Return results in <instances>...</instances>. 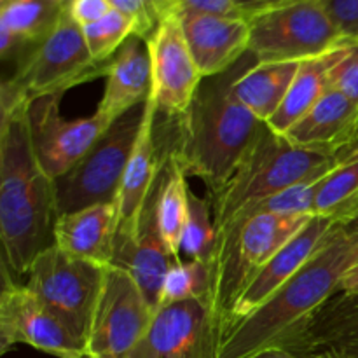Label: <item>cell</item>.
Wrapping results in <instances>:
<instances>
[{
  "label": "cell",
  "instance_id": "cell-11",
  "mask_svg": "<svg viewBox=\"0 0 358 358\" xmlns=\"http://www.w3.org/2000/svg\"><path fill=\"white\" fill-rule=\"evenodd\" d=\"M59 101L62 96L41 98L28 108L35 157L52 180L72 170L112 124L96 112L87 117H63Z\"/></svg>",
  "mask_w": 358,
  "mask_h": 358
},
{
  "label": "cell",
  "instance_id": "cell-41",
  "mask_svg": "<svg viewBox=\"0 0 358 358\" xmlns=\"http://www.w3.org/2000/svg\"><path fill=\"white\" fill-rule=\"evenodd\" d=\"M58 2H59V3H63V6H66V3H69L70 0H58Z\"/></svg>",
  "mask_w": 358,
  "mask_h": 358
},
{
  "label": "cell",
  "instance_id": "cell-4",
  "mask_svg": "<svg viewBox=\"0 0 358 358\" xmlns=\"http://www.w3.org/2000/svg\"><path fill=\"white\" fill-rule=\"evenodd\" d=\"M336 166L334 157L299 149L262 122L229 180L215 196H208L215 227H222L250 203L318 180Z\"/></svg>",
  "mask_w": 358,
  "mask_h": 358
},
{
  "label": "cell",
  "instance_id": "cell-29",
  "mask_svg": "<svg viewBox=\"0 0 358 358\" xmlns=\"http://www.w3.org/2000/svg\"><path fill=\"white\" fill-rule=\"evenodd\" d=\"M358 192V161L339 164L320 178L315 198V215L332 217Z\"/></svg>",
  "mask_w": 358,
  "mask_h": 358
},
{
  "label": "cell",
  "instance_id": "cell-8",
  "mask_svg": "<svg viewBox=\"0 0 358 358\" xmlns=\"http://www.w3.org/2000/svg\"><path fill=\"white\" fill-rule=\"evenodd\" d=\"M248 23V52L259 63H301L352 41L343 37L317 0H299L266 10Z\"/></svg>",
  "mask_w": 358,
  "mask_h": 358
},
{
  "label": "cell",
  "instance_id": "cell-40",
  "mask_svg": "<svg viewBox=\"0 0 358 358\" xmlns=\"http://www.w3.org/2000/svg\"><path fill=\"white\" fill-rule=\"evenodd\" d=\"M317 358H339V357H336V355H322V357H317Z\"/></svg>",
  "mask_w": 358,
  "mask_h": 358
},
{
  "label": "cell",
  "instance_id": "cell-6",
  "mask_svg": "<svg viewBox=\"0 0 358 358\" xmlns=\"http://www.w3.org/2000/svg\"><path fill=\"white\" fill-rule=\"evenodd\" d=\"M145 103L115 119L90 152L55 180L58 215L101 203H115L143 121Z\"/></svg>",
  "mask_w": 358,
  "mask_h": 358
},
{
  "label": "cell",
  "instance_id": "cell-5",
  "mask_svg": "<svg viewBox=\"0 0 358 358\" xmlns=\"http://www.w3.org/2000/svg\"><path fill=\"white\" fill-rule=\"evenodd\" d=\"M108 62L93 59L83 28L65 9L55 30L17 63L9 79H3L0 114L28 108L41 98L63 96L72 87L105 77Z\"/></svg>",
  "mask_w": 358,
  "mask_h": 358
},
{
  "label": "cell",
  "instance_id": "cell-34",
  "mask_svg": "<svg viewBox=\"0 0 358 358\" xmlns=\"http://www.w3.org/2000/svg\"><path fill=\"white\" fill-rule=\"evenodd\" d=\"M180 14H210L224 17H245L236 0H182Z\"/></svg>",
  "mask_w": 358,
  "mask_h": 358
},
{
  "label": "cell",
  "instance_id": "cell-9",
  "mask_svg": "<svg viewBox=\"0 0 358 358\" xmlns=\"http://www.w3.org/2000/svg\"><path fill=\"white\" fill-rule=\"evenodd\" d=\"M154 311L126 269L105 268L86 341L87 358H131L149 331Z\"/></svg>",
  "mask_w": 358,
  "mask_h": 358
},
{
  "label": "cell",
  "instance_id": "cell-26",
  "mask_svg": "<svg viewBox=\"0 0 358 358\" xmlns=\"http://www.w3.org/2000/svg\"><path fill=\"white\" fill-rule=\"evenodd\" d=\"M217 248V227L213 220L212 201L208 196L199 198L189 191L187 219H185L184 233H182L180 255L184 254L187 261H198L210 266L212 269L215 261Z\"/></svg>",
  "mask_w": 358,
  "mask_h": 358
},
{
  "label": "cell",
  "instance_id": "cell-28",
  "mask_svg": "<svg viewBox=\"0 0 358 358\" xmlns=\"http://www.w3.org/2000/svg\"><path fill=\"white\" fill-rule=\"evenodd\" d=\"M83 34L93 59L105 63L135 34V24L126 14L112 9L96 23L83 27Z\"/></svg>",
  "mask_w": 358,
  "mask_h": 358
},
{
  "label": "cell",
  "instance_id": "cell-2",
  "mask_svg": "<svg viewBox=\"0 0 358 358\" xmlns=\"http://www.w3.org/2000/svg\"><path fill=\"white\" fill-rule=\"evenodd\" d=\"M257 59L245 55L233 69L201 80L170 150L187 177L206 185V196L224 187L243 154L254 142L262 121L233 94V84Z\"/></svg>",
  "mask_w": 358,
  "mask_h": 358
},
{
  "label": "cell",
  "instance_id": "cell-39",
  "mask_svg": "<svg viewBox=\"0 0 358 358\" xmlns=\"http://www.w3.org/2000/svg\"><path fill=\"white\" fill-rule=\"evenodd\" d=\"M250 358H297V357L290 355L289 352H283V350L271 348V350H264V352L257 353V355H254Z\"/></svg>",
  "mask_w": 358,
  "mask_h": 358
},
{
  "label": "cell",
  "instance_id": "cell-23",
  "mask_svg": "<svg viewBox=\"0 0 358 358\" xmlns=\"http://www.w3.org/2000/svg\"><path fill=\"white\" fill-rule=\"evenodd\" d=\"M352 41H346L345 44L338 45L324 55L299 63V69H297L282 107L266 122L273 131L278 135H285L299 119H303L318 103V100L329 90V76H331L332 66L341 59Z\"/></svg>",
  "mask_w": 358,
  "mask_h": 358
},
{
  "label": "cell",
  "instance_id": "cell-27",
  "mask_svg": "<svg viewBox=\"0 0 358 358\" xmlns=\"http://www.w3.org/2000/svg\"><path fill=\"white\" fill-rule=\"evenodd\" d=\"M212 269L198 261H177L164 276L157 308L182 301L198 299L208 306Z\"/></svg>",
  "mask_w": 358,
  "mask_h": 358
},
{
  "label": "cell",
  "instance_id": "cell-10",
  "mask_svg": "<svg viewBox=\"0 0 358 358\" xmlns=\"http://www.w3.org/2000/svg\"><path fill=\"white\" fill-rule=\"evenodd\" d=\"M28 345L56 358H87L86 346L37 299L24 283L2 275L0 353Z\"/></svg>",
  "mask_w": 358,
  "mask_h": 358
},
{
  "label": "cell",
  "instance_id": "cell-7",
  "mask_svg": "<svg viewBox=\"0 0 358 358\" xmlns=\"http://www.w3.org/2000/svg\"><path fill=\"white\" fill-rule=\"evenodd\" d=\"M103 275V266L73 257L52 245L37 255L24 285L86 346Z\"/></svg>",
  "mask_w": 358,
  "mask_h": 358
},
{
  "label": "cell",
  "instance_id": "cell-14",
  "mask_svg": "<svg viewBox=\"0 0 358 358\" xmlns=\"http://www.w3.org/2000/svg\"><path fill=\"white\" fill-rule=\"evenodd\" d=\"M166 157L168 149L159 145V135H157V108L149 94L142 126L115 198V208H117L115 252L131 243L135 238L143 206L156 185Z\"/></svg>",
  "mask_w": 358,
  "mask_h": 358
},
{
  "label": "cell",
  "instance_id": "cell-24",
  "mask_svg": "<svg viewBox=\"0 0 358 358\" xmlns=\"http://www.w3.org/2000/svg\"><path fill=\"white\" fill-rule=\"evenodd\" d=\"M297 69V62H255L234 80L233 94L259 121L268 122L282 107Z\"/></svg>",
  "mask_w": 358,
  "mask_h": 358
},
{
  "label": "cell",
  "instance_id": "cell-33",
  "mask_svg": "<svg viewBox=\"0 0 358 358\" xmlns=\"http://www.w3.org/2000/svg\"><path fill=\"white\" fill-rule=\"evenodd\" d=\"M66 13L80 28L93 24L107 16L114 7L108 0H70L65 6Z\"/></svg>",
  "mask_w": 358,
  "mask_h": 358
},
{
  "label": "cell",
  "instance_id": "cell-13",
  "mask_svg": "<svg viewBox=\"0 0 358 358\" xmlns=\"http://www.w3.org/2000/svg\"><path fill=\"white\" fill-rule=\"evenodd\" d=\"M219 336L206 303L198 299L159 306L131 358H217Z\"/></svg>",
  "mask_w": 358,
  "mask_h": 358
},
{
  "label": "cell",
  "instance_id": "cell-22",
  "mask_svg": "<svg viewBox=\"0 0 358 358\" xmlns=\"http://www.w3.org/2000/svg\"><path fill=\"white\" fill-rule=\"evenodd\" d=\"M58 0H0V55L3 62L20 63L37 48L62 17Z\"/></svg>",
  "mask_w": 358,
  "mask_h": 358
},
{
  "label": "cell",
  "instance_id": "cell-17",
  "mask_svg": "<svg viewBox=\"0 0 358 358\" xmlns=\"http://www.w3.org/2000/svg\"><path fill=\"white\" fill-rule=\"evenodd\" d=\"M166 161H164L156 185H154L152 192H150L149 199L143 206L135 238L131 240V243L115 252L114 262H112V266L126 269L135 278V282L138 283V287L145 294L147 301L152 304L154 310L159 303L164 276L170 271L171 266L177 262V259L170 254L166 243H164L159 227V217H157V199H159L161 185L164 180Z\"/></svg>",
  "mask_w": 358,
  "mask_h": 358
},
{
  "label": "cell",
  "instance_id": "cell-20",
  "mask_svg": "<svg viewBox=\"0 0 358 358\" xmlns=\"http://www.w3.org/2000/svg\"><path fill=\"white\" fill-rule=\"evenodd\" d=\"M152 70L147 38L133 34L108 62L105 90L96 114L114 122L131 108L143 105L150 94Z\"/></svg>",
  "mask_w": 358,
  "mask_h": 358
},
{
  "label": "cell",
  "instance_id": "cell-38",
  "mask_svg": "<svg viewBox=\"0 0 358 358\" xmlns=\"http://www.w3.org/2000/svg\"><path fill=\"white\" fill-rule=\"evenodd\" d=\"M334 159H336V164H338V166L339 164H348V163H355V161H358V140L353 143L352 147H348L345 152L338 154Z\"/></svg>",
  "mask_w": 358,
  "mask_h": 358
},
{
  "label": "cell",
  "instance_id": "cell-12",
  "mask_svg": "<svg viewBox=\"0 0 358 358\" xmlns=\"http://www.w3.org/2000/svg\"><path fill=\"white\" fill-rule=\"evenodd\" d=\"M150 51V96L157 115L178 122L194 100L203 76L191 55L180 14L170 16L147 38Z\"/></svg>",
  "mask_w": 358,
  "mask_h": 358
},
{
  "label": "cell",
  "instance_id": "cell-32",
  "mask_svg": "<svg viewBox=\"0 0 358 358\" xmlns=\"http://www.w3.org/2000/svg\"><path fill=\"white\" fill-rule=\"evenodd\" d=\"M343 37L358 38V0H317Z\"/></svg>",
  "mask_w": 358,
  "mask_h": 358
},
{
  "label": "cell",
  "instance_id": "cell-19",
  "mask_svg": "<svg viewBox=\"0 0 358 358\" xmlns=\"http://www.w3.org/2000/svg\"><path fill=\"white\" fill-rule=\"evenodd\" d=\"M283 136L299 149L336 157L358 140V105L329 87Z\"/></svg>",
  "mask_w": 358,
  "mask_h": 358
},
{
  "label": "cell",
  "instance_id": "cell-37",
  "mask_svg": "<svg viewBox=\"0 0 358 358\" xmlns=\"http://www.w3.org/2000/svg\"><path fill=\"white\" fill-rule=\"evenodd\" d=\"M339 292L345 294H358V255L355 262L352 264V268L345 273L341 280V285H339Z\"/></svg>",
  "mask_w": 358,
  "mask_h": 358
},
{
  "label": "cell",
  "instance_id": "cell-35",
  "mask_svg": "<svg viewBox=\"0 0 358 358\" xmlns=\"http://www.w3.org/2000/svg\"><path fill=\"white\" fill-rule=\"evenodd\" d=\"M332 220L338 226H341L346 233L358 234V192L338 210V213L332 217Z\"/></svg>",
  "mask_w": 358,
  "mask_h": 358
},
{
  "label": "cell",
  "instance_id": "cell-16",
  "mask_svg": "<svg viewBox=\"0 0 358 358\" xmlns=\"http://www.w3.org/2000/svg\"><path fill=\"white\" fill-rule=\"evenodd\" d=\"M275 348L297 358H358V294L338 292Z\"/></svg>",
  "mask_w": 358,
  "mask_h": 358
},
{
  "label": "cell",
  "instance_id": "cell-1",
  "mask_svg": "<svg viewBox=\"0 0 358 358\" xmlns=\"http://www.w3.org/2000/svg\"><path fill=\"white\" fill-rule=\"evenodd\" d=\"M28 108L2 112L0 119L2 275L14 282L27 278L37 255L52 247L58 219L55 180L35 157Z\"/></svg>",
  "mask_w": 358,
  "mask_h": 358
},
{
  "label": "cell",
  "instance_id": "cell-18",
  "mask_svg": "<svg viewBox=\"0 0 358 358\" xmlns=\"http://www.w3.org/2000/svg\"><path fill=\"white\" fill-rule=\"evenodd\" d=\"M180 21L203 79L227 72L248 55L250 23L247 17L180 14Z\"/></svg>",
  "mask_w": 358,
  "mask_h": 358
},
{
  "label": "cell",
  "instance_id": "cell-15",
  "mask_svg": "<svg viewBox=\"0 0 358 358\" xmlns=\"http://www.w3.org/2000/svg\"><path fill=\"white\" fill-rule=\"evenodd\" d=\"M334 229L336 222L329 217H311L310 222L285 247L280 248L266 262V266H262L255 273L254 278L248 282V285L245 287L243 292L238 296L236 303L231 308L229 317H227L220 338H222L227 329L233 327L241 318L248 317L252 311H255L261 304H264L276 290L282 289L292 276H296L304 268V264L320 250V247L329 240Z\"/></svg>",
  "mask_w": 358,
  "mask_h": 358
},
{
  "label": "cell",
  "instance_id": "cell-31",
  "mask_svg": "<svg viewBox=\"0 0 358 358\" xmlns=\"http://www.w3.org/2000/svg\"><path fill=\"white\" fill-rule=\"evenodd\" d=\"M329 87L339 91L358 105V38L350 42L345 55L332 66Z\"/></svg>",
  "mask_w": 358,
  "mask_h": 358
},
{
  "label": "cell",
  "instance_id": "cell-21",
  "mask_svg": "<svg viewBox=\"0 0 358 358\" xmlns=\"http://www.w3.org/2000/svg\"><path fill=\"white\" fill-rule=\"evenodd\" d=\"M115 236V203H101L58 215L52 245L65 254L107 268L114 262Z\"/></svg>",
  "mask_w": 358,
  "mask_h": 358
},
{
  "label": "cell",
  "instance_id": "cell-25",
  "mask_svg": "<svg viewBox=\"0 0 358 358\" xmlns=\"http://www.w3.org/2000/svg\"><path fill=\"white\" fill-rule=\"evenodd\" d=\"M189 191L191 189L187 185V175L182 170L173 152L168 150L164 180L161 185L159 199H157V217H159V227L164 243L177 261L182 259L180 243L185 219H187Z\"/></svg>",
  "mask_w": 358,
  "mask_h": 358
},
{
  "label": "cell",
  "instance_id": "cell-3",
  "mask_svg": "<svg viewBox=\"0 0 358 358\" xmlns=\"http://www.w3.org/2000/svg\"><path fill=\"white\" fill-rule=\"evenodd\" d=\"M357 255L358 234L346 233L336 224L329 240L296 276L224 332L217 358H250L275 348L339 292L343 276Z\"/></svg>",
  "mask_w": 358,
  "mask_h": 358
},
{
  "label": "cell",
  "instance_id": "cell-36",
  "mask_svg": "<svg viewBox=\"0 0 358 358\" xmlns=\"http://www.w3.org/2000/svg\"><path fill=\"white\" fill-rule=\"evenodd\" d=\"M294 2H299V0H236L241 14H243L247 20L257 16V14L266 13V10L289 6V3H294Z\"/></svg>",
  "mask_w": 358,
  "mask_h": 358
},
{
  "label": "cell",
  "instance_id": "cell-30",
  "mask_svg": "<svg viewBox=\"0 0 358 358\" xmlns=\"http://www.w3.org/2000/svg\"><path fill=\"white\" fill-rule=\"evenodd\" d=\"M135 24V35L149 38L164 20L180 14L182 0H108Z\"/></svg>",
  "mask_w": 358,
  "mask_h": 358
}]
</instances>
